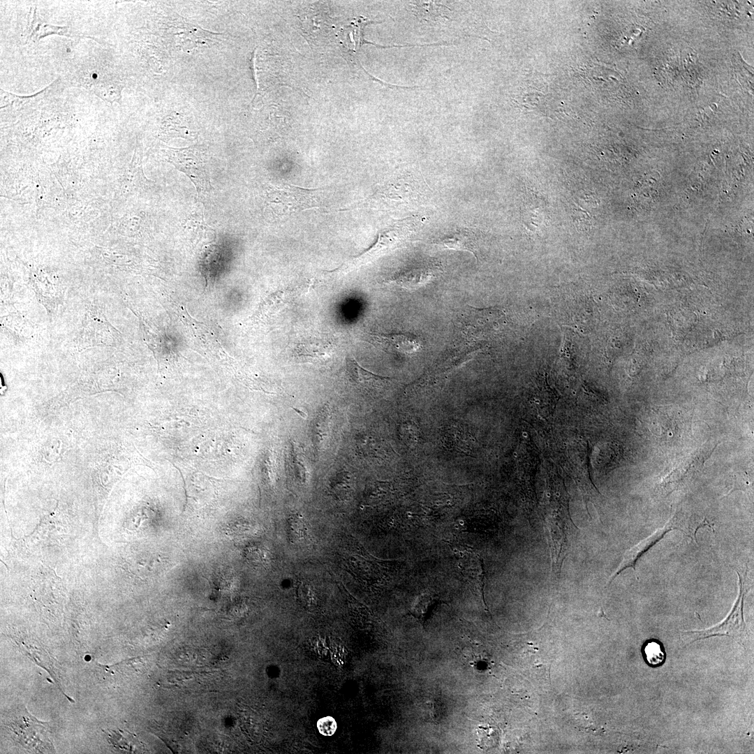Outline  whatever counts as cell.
<instances>
[{
	"label": "cell",
	"mask_w": 754,
	"mask_h": 754,
	"mask_svg": "<svg viewBox=\"0 0 754 754\" xmlns=\"http://www.w3.org/2000/svg\"><path fill=\"white\" fill-rule=\"evenodd\" d=\"M432 277V273L427 269H413L408 272L395 276L390 281L404 288L420 286Z\"/></svg>",
	"instance_id": "obj_13"
},
{
	"label": "cell",
	"mask_w": 754,
	"mask_h": 754,
	"mask_svg": "<svg viewBox=\"0 0 754 754\" xmlns=\"http://www.w3.org/2000/svg\"><path fill=\"white\" fill-rule=\"evenodd\" d=\"M320 189L293 185H269L265 192L264 206L279 218H284L320 206Z\"/></svg>",
	"instance_id": "obj_3"
},
{
	"label": "cell",
	"mask_w": 754,
	"mask_h": 754,
	"mask_svg": "<svg viewBox=\"0 0 754 754\" xmlns=\"http://www.w3.org/2000/svg\"><path fill=\"white\" fill-rule=\"evenodd\" d=\"M306 525L302 517L298 514L291 515L287 523V534L291 543H300L306 536Z\"/></svg>",
	"instance_id": "obj_15"
},
{
	"label": "cell",
	"mask_w": 754,
	"mask_h": 754,
	"mask_svg": "<svg viewBox=\"0 0 754 754\" xmlns=\"http://www.w3.org/2000/svg\"><path fill=\"white\" fill-rule=\"evenodd\" d=\"M442 249L466 251L472 253L478 260V239L475 233L468 228H463L434 242Z\"/></svg>",
	"instance_id": "obj_12"
},
{
	"label": "cell",
	"mask_w": 754,
	"mask_h": 754,
	"mask_svg": "<svg viewBox=\"0 0 754 754\" xmlns=\"http://www.w3.org/2000/svg\"><path fill=\"white\" fill-rule=\"evenodd\" d=\"M3 725L10 738L23 748L37 753L54 752L47 723L39 721L25 707L11 710L4 718Z\"/></svg>",
	"instance_id": "obj_1"
},
{
	"label": "cell",
	"mask_w": 754,
	"mask_h": 754,
	"mask_svg": "<svg viewBox=\"0 0 754 754\" xmlns=\"http://www.w3.org/2000/svg\"><path fill=\"white\" fill-rule=\"evenodd\" d=\"M673 529H677L686 533L684 525L677 519V517H672L663 528L658 529L651 535L644 539L640 542L633 547L625 554L622 562L612 575L609 583L615 579L624 570L633 568L635 570V565L637 560L656 542L660 541L665 534Z\"/></svg>",
	"instance_id": "obj_8"
},
{
	"label": "cell",
	"mask_w": 754,
	"mask_h": 754,
	"mask_svg": "<svg viewBox=\"0 0 754 754\" xmlns=\"http://www.w3.org/2000/svg\"><path fill=\"white\" fill-rule=\"evenodd\" d=\"M369 341L374 346L390 353H412L420 349L418 337L406 334H370Z\"/></svg>",
	"instance_id": "obj_9"
},
{
	"label": "cell",
	"mask_w": 754,
	"mask_h": 754,
	"mask_svg": "<svg viewBox=\"0 0 754 754\" xmlns=\"http://www.w3.org/2000/svg\"><path fill=\"white\" fill-rule=\"evenodd\" d=\"M334 350V347L331 342L311 339L299 343L295 349V355L302 361L319 363L328 360Z\"/></svg>",
	"instance_id": "obj_11"
},
{
	"label": "cell",
	"mask_w": 754,
	"mask_h": 754,
	"mask_svg": "<svg viewBox=\"0 0 754 754\" xmlns=\"http://www.w3.org/2000/svg\"><path fill=\"white\" fill-rule=\"evenodd\" d=\"M422 224V220L419 216H411L385 228L379 232L375 244L355 259V263L364 264L392 250L403 247L411 240Z\"/></svg>",
	"instance_id": "obj_4"
},
{
	"label": "cell",
	"mask_w": 754,
	"mask_h": 754,
	"mask_svg": "<svg viewBox=\"0 0 754 754\" xmlns=\"http://www.w3.org/2000/svg\"><path fill=\"white\" fill-rule=\"evenodd\" d=\"M714 449V448L709 449V447H704L683 459L667 476L663 478L658 485V491L662 495L666 496L684 487L690 483L703 466Z\"/></svg>",
	"instance_id": "obj_6"
},
{
	"label": "cell",
	"mask_w": 754,
	"mask_h": 754,
	"mask_svg": "<svg viewBox=\"0 0 754 754\" xmlns=\"http://www.w3.org/2000/svg\"><path fill=\"white\" fill-rule=\"evenodd\" d=\"M167 153L170 163L191 179L198 193L210 191L212 186L205 162L198 149L193 147L169 148Z\"/></svg>",
	"instance_id": "obj_5"
},
{
	"label": "cell",
	"mask_w": 754,
	"mask_h": 754,
	"mask_svg": "<svg viewBox=\"0 0 754 754\" xmlns=\"http://www.w3.org/2000/svg\"><path fill=\"white\" fill-rule=\"evenodd\" d=\"M170 29L177 46L186 51L209 46L215 40L216 36L219 35L181 20L172 21Z\"/></svg>",
	"instance_id": "obj_7"
},
{
	"label": "cell",
	"mask_w": 754,
	"mask_h": 754,
	"mask_svg": "<svg viewBox=\"0 0 754 754\" xmlns=\"http://www.w3.org/2000/svg\"><path fill=\"white\" fill-rule=\"evenodd\" d=\"M346 374L350 383L366 390H378L384 387L390 378L375 374L362 367L353 358L346 361Z\"/></svg>",
	"instance_id": "obj_10"
},
{
	"label": "cell",
	"mask_w": 754,
	"mask_h": 754,
	"mask_svg": "<svg viewBox=\"0 0 754 754\" xmlns=\"http://www.w3.org/2000/svg\"><path fill=\"white\" fill-rule=\"evenodd\" d=\"M332 491L340 499H346L349 492V483L346 481V476H339L332 485Z\"/></svg>",
	"instance_id": "obj_18"
},
{
	"label": "cell",
	"mask_w": 754,
	"mask_h": 754,
	"mask_svg": "<svg viewBox=\"0 0 754 754\" xmlns=\"http://www.w3.org/2000/svg\"><path fill=\"white\" fill-rule=\"evenodd\" d=\"M739 593L734 605L728 616L720 623L702 630H690L681 633L682 639L688 643L714 636H728L734 638L739 644L744 646L748 637V631L744 618V602L749 590L747 582V570L742 575L738 570Z\"/></svg>",
	"instance_id": "obj_2"
},
{
	"label": "cell",
	"mask_w": 754,
	"mask_h": 754,
	"mask_svg": "<svg viewBox=\"0 0 754 754\" xmlns=\"http://www.w3.org/2000/svg\"><path fill=\"white\" fill-rule=\"evenodd\" d=\"M647 663L651 666H658L663 663L665 653L660 643L651 640L647 642L642 649Z\"/></svg>",
	"instance_id": "obj_16"
},
{
	"label": "cell",
	"mask_w": 754,
	"mask_h": 754,
	"mask_svg": "<svg viewBox=\"0 0 754 754\" xmlns=\"http://www.w3.org/2000/svg\"><path fill=\"white\" fill-rule=\"evenodd\" d=\"M319 732L324 736L333 735L337 728L336 720L332 716L320 718L317 722Z\"/></svg>",
	"instance_id": "obj_17"
},
{
	"label": "cell",
	"mask_w": 754,
	"mask_h": 754,
	"mask_svg": "<svg viewBox=\"0 0 754 754\" xmlns=\"http://www.w3.org/2000/svg\"><path fill=\"white\" fill-rule=\"evenodd\" d=\"M165 133L170 136L182 137L184 138H193V131L188 126L187 122L182 116L179 114L170 115L164 123Z\"/></svg>",
	"instance_id": "obj_14"
}]
</instances>
